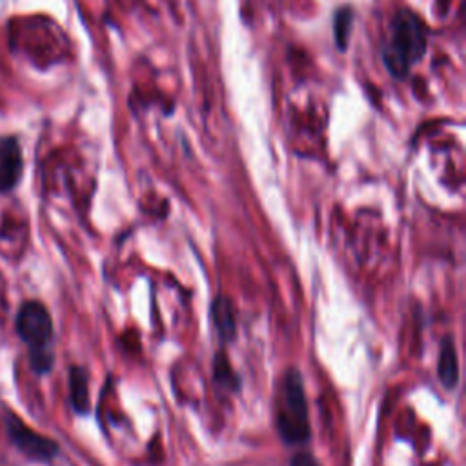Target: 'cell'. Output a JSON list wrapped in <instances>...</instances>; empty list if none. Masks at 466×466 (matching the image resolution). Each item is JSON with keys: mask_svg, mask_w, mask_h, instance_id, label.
<instances>
[{"mask_svg": "<svg viewBox=\"0 0 466 466\" xmlns=\"http://www.w3.org/2000/svg\"><path fill=\"white\" fill-rule=\"evenodd\" d=\"M6 431L9 441L20 450L26 458L33 461L48 462L59 453V445L46 436H40L31 430L26 423H22L15 414L6 415Z\"/></svg>", "mask_w": 466, "mask_h": 466, "instance_id": "4", "label": "cell"}, {"mask_svg": "<svg viewBox=\"0 0 466 466\" xmlns=\"http://www.w3.org/2000/svg\"><path fill=\"white\" fill-rule=\"evenodd\" d=\"M290 466H321L309 453H297L290 461Z\"/></svg>", "mask_w": 466, "mask_h": 466, "instance_id": "10", "label": "cell"}, {"mask_svg": "<svg viewBox=\"0 0 466 466\" xmlns=\"http://www.w3.org/2000/svg\"><path fill=\"white\" fill-rule=\"evenodd\" d=\"M24 159L15 137H0V195L13 192L22 179Z\"/></svg>", "mask_w": 466, "mask_h": 466, "instance_id": "5", "label": "cell"}, {"mask_svg": "<svg viewBox=\"0 0 466 466\" xmlns=\"http://www.w3.org/2000/svg\"><path fill=\"white\" fill-rule=\"evenodd\" d=\"M211 319L217 328L219 337L223 341H231L235 337V314H233V305L226 297H215L211 305Z\"/></svg>", "mask_w": 466, "mask_h": 466, "instance_id": "7", "label": "cell"}, {"mask_svg": "<svg viewBox=\"0 0 466 466\" xmlns=\"http://www.w3.org/2000/svg\"><path fill=\"white\" fill-rule=\"evenodd\" d=\"M277 430L288 445H302L309 439L308 405L302 379L297 370H288L279 388Z\"/></svg>", "mask_w": 466, "mask_h": 466, "instance_id": "3", "label": "cell"}, {"mask_svg": "<svg viewBox=\"0 0 466 466\" xmlns=\"http://www.w3.org/2000/svg\"><path fill=\"white\" fill-rule=\"evenodd\" d=\"M437 375L445 388H455L459 381V359L455 352L453 339L445 337L439 352V366H437Z\"/></svg>", "mask_w": 466, "mask_h": 466, "instance_id": "6", "label": "cell"}, {"mask_svg": "<svg viewBox=\"0 0 466 466\" xmlns=\"http://www.w3.org/2000/svg\"><path fill=\"white\" fill-rule=\"evenodd\" d=\"M70 399L77 414L84 415L90 412V388H87V374L80 366H73L70 370Z\"/></svg>", "mask_w": 466, "mask_h": 466, "instance_id": "8", "label": "cell"}, {"mask_svg": "<svg viewBox=\"0 0 466 466\" xmlns=\"http://www.w3.org/2000/svg\"><path fill=\"white\" fill-rule=\"evenodd\" d=\"M17 333L30 348L31 368L48 374L53 368V321L48 308L39 301H26L17 314Z\"/></svg>", "mask_w": 466, "mask_h": 466, "instance_id": "2", "label": "cell"}, {"mask_svg": "<svg viewBox=\"0 0 466 466\" xmlns=\"http://www.w3.org/2000/svg\"><path fill=\"white\" fill-rule=\"evenodd\" d=\"M350 18H352V17H348V13H345V11H339V13H337V18H336V37H337V42H339V48L341 49H345L346 30H348Z\"/></svg>", "mask_w": 466, "mask_h": 466, "instance_id": "9", "label": "cell"}, {"mask_svg": "<svg viewBox=\"0 0 466 466\" xmlns=\"http://www.w3.org/2000/svg\"><path fill=\"white\" fill-rule=\"evenodd\" d=\"M427 51V35L417 17L410 11H401L390 30V37L383 49V61L388 71L403 79L417 64Z\"/></svg>", "mask_w": 466, "mask_h": 466, "instance_id": "1", "label": "cell"}]
</instances>
